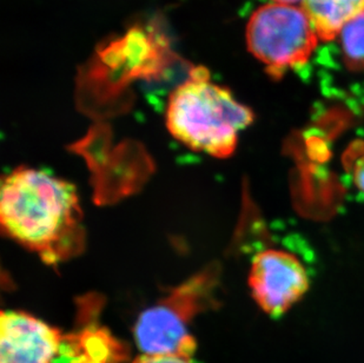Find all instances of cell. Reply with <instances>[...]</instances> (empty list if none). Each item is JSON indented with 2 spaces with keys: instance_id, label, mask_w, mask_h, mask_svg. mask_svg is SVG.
Masks as SVG:
<instances>
[{
  "instance_id": "obj_1",
  "label": "cell",
  "mask_w": 364,
  "mask_h": 363,
  "mask_svg": "<svg viewBox=\"0 0 364 363\" xmlns=\"http://www.w3.org/2000/svg\"><path fill=\"white\" fill-rule=\"evenodd\" d=\"M0 223L7 236L45 263H60L84 248L76 186L44 170L21 167L4 179Z\"/></svg>"
},
{
  "instance_id": "obj_2",
  "label": "cell",
  "mask_w": 364,
  "mask_h": 363,
  "mask_svg": "<svg viewBox=\"0 0 364 363\" xmlns=\"http://www.w3.org/2000/svg\"><path fill=\"white\" fill-rule=\"evenodd\" d=\"M254 120L250 107L211 82L208 71L200 68L172 91L165 111L166 127L177 141L216 158L230 157L237 147L238 135Z\"/></svg>"
},
{
  "instance_id": "obj_3",
  "label": "cell",
  "mask_w": 364,
  "mask_h": 363,
  "mask_svg": "<svg viewBox=\"0 0 364 363\" xmlns=\"http://www.w3.org/2000/svg\"><path fill=\"white\" fill-rule=\"evenodd\" d=\"M216 283L217 268H209L141 312L134 329L141 353L193 357L197 344L189 325L210 305Z\"/></svg>"
},
{
  "instance_id": "obj_4",
  "label": "cell",
  "mask_w": 364,
  "mask_h": 363,
  "mask_svg": "<svg viewBox=\"0 0 364 363\" xmlns=\"http://www.w3.org/2000/svg\"><path fill=\"white\" fill-rule=\"evenodd\" d=\"M245 36L247 50L272 75L306 64L321 41L302 6L274 3L251 14Z\"/></svg>"
},
{
  "instance_id": "obj_5",
  "label": "cell",
  "mask_w": 364,
  "mask_h": 363,
  "mask_svg": "<svg viewBox=\"0 0 364 363\" xmlns=\"http://www.w3.org/2000/svg\"><path fill=\"white\" fill-rule=\"evenodd\" d=\"M247 283L258 307L274 319L299 303L310 288V278L299 257L279 249L255 255Z\"/></svg>"
},
{
  "instance_id": "obj_6",
  "label": "cell",
  "mask_w": 364,
  "mask_h": 363,
  "mask_svg": "<svg viewBox=\"0 0 364 363\" xmlns=\"http://www.w3.org/2000/svg\"><path fill=\"white\" fill-rule=\"evenodd\" d=\"M65 335L28 312L9 310L0 320V363H55Z\"/></svg>"
},
{
  "instance_id": "obj_7",
  "label": "cell",
  "mask_w": 364,
  "mask_h": 363,
  "mask_svg": "<svg viewBox=\"0 0 364 363\" xmlns=\"http://www.w3.org/2000/svg\"><path fill=\"white\" fill-rule=\"evenodd\" d=\"M321 41L337 39L342 28L364 14V0H303Z\"/></svg>"
},
{
  "instance_id": "obj_8",
  "label": "cell",
  "mask_w": 364,
  "mask_h": 363,
  "mask_svg": "<svg viewBox=\"0 0 364 363\" xmlns=\"http://www.w3.org/2000/svg\"><path fill=\"white\" fill-rule=\"evenodd\" d=\"M337 38L348 66L350 69H364V14L349 21Z\"/></svg>"
},
{
  "instance_id": "obj_9",
  "label": "cell",
  "mask_w": 364,
  "mask_h": 363,
  "mask_svg": "<svg viewBox=\"0 0 364 363\" xmlns=\"http://www.w3.org/2000/svg\"><path fill=\"white\" fill-rule=\"evenodd\" d=\"M134 363H195L191 357L177 355H141Z\"/></svg>"
},
{
  "instance_id": "obj_10",
  "label": "cell",
  "mask_w": 364,
  "mask_h": 363,
  "mask_svg": "<svg viewBox=\"0 0 364 363\" xmlns=\"http://www.w3.org/2000/svg\"><path fill=\"white\" fill-rule=\"evenodd\" d=\"M353 179L358 190L364 194V154H362L355 164Z\"/></svg>"
},
{
  "instance_id": "obj_11",
  "label": "cell",
  "mask_w": 364,
  "mask_h": 363,
  "mask_svg": "<svg viewBox=\"0 0 364 363\" xmlns=\"http://www.w3.org/2000/svg\"><path fill=\"white\" fill-rule=\"evenodd\" d=\"M274 4H282V5H297V4H302L303 0H270Z\"/></svg>"
}]
</instances>
